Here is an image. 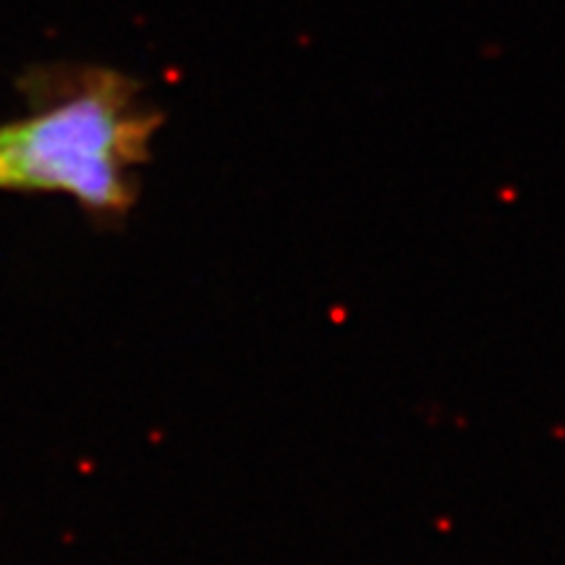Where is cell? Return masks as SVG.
Returning a JSON list of instances; mask_svg holds the SVG:
<instances>
[{"instance_id": "1", "label": "cell", "mask_w": 565, "mask_h": 565, "mask_svg": "<svg viewBox=\"0 0 565 565\" xmlns=\"http://www.w3.org/2000/svg\"><path fill=\"white\" fill-rule=\"evenodd\" d=\"M32 84L30 116L0 126V189L68 194L97 212L129 210L158 129L137 84L108 68H63Z\"/></svg>"}]
</instances>
